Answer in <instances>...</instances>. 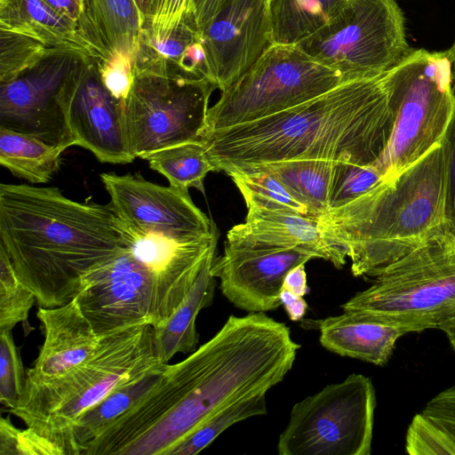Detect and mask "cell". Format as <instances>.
<instances>
[{"instance_id": "47", "label": "cell", "mask_w": 455, "mask_h": 455, "mask_svg": "<svg viewBox=\"0 0 455 455\" xmlns=\"http://www.w3.org/2000/svg\"><path fill=\"white\" fill-rule=\"evenodd\" d=\"M144 25L146 20V0H133Z\"/></svg>"}, {"instance_id": "17", "label": "cell", "mask_w": 455, "mask_h": 455, "mask_svg": "<svg viewBox=\"0 0 455 455\" xmlns=\"http://www.w3.org/2000/svg\"><path fill=\"white\" fill-rule=\"evenodd\" d=\"M313 259L298 250L227 241L223 253L215 256L211 273L220 279L222 294L235 307L265 313L282 306L280 296L288 272Z\"/></svg>"}, {"instance_id": "8", "label": "cell", "mask_w": 455, "mask_h": 455, "mask_svg": "<svg viewBox=\"0 0 455 455\" xmlns=\"http://www.w3.org/2000/svg\"><path fill=\"white\" fill-rule=\"evenodd\" d=\"M349 79L297 45L272 44L209 108L211 132L258 120L313 99Z\"/></svg>"}, {"instance_id": "1", "label": "cell", "mask_w": 455, "mask_h": 455, "mask_svg": "<svg viewBox=\"0 0 455 455\" xmlns=\"http://www.w3.org/2000/svg\"><path fill=\"white\" fill-rule=\"evenodd\" d=\"M300 345L290 328L264 312L230 315L184 360L92 441L83 455H168L221 409L283 380Z\"/></svg>"}, {"instance_id": "40", "label": "cell", "mask_w": 455, "mask_h": 455, "mask_svg": "<svg viewBox=\"0 0 455 455\" xmlns=\"http://www.w3.org/2000/svg\"><path fill=\"white\" fill-rule=\"evenodd\" d=\"M441 145L445 166L446 220L451 228L455 226V108Z\"/></svg>"}, {"instance_id": "20", "label": "cell", "mask_w": 455, "mask_h": 455, "mask_svg": "<svg viewBox=\"0 0 455 455\" xmlns=\"http://www.w3.org/2000/svg\"><path fill=\"white\" fill-rule=\"evenodd\" d=\"M227 238L248 245L301 251L337 268L347 263L346 249L323 234L317 220L287 211L247 206L244 222L231 228Z\"/></svg>"}, {"instance_id": "33", "label": "cell", "mask_w": 455, "mask_h": 455, "mask_svg": "<svg viewBox=\"0 0 455 455\" xmlns=\"http://www.w3.org/2000/svg\"><path fill=\"white\" fill-rule=\"evenodd\" d=\"M49 49L30 36L0 29V83L15 78L42 59Z\"/></svg>"}, {"instance_id": "4", "label": "cell", "mask_w": 455, "mask_h": 455, "mask_svg": "<svg viewBox=\"0 0 455 455\" xmlns=\"http://www.w3.org/2000/svg\"><path fill=\"white\" fill-rule=\"evenodd\" d=\"M317 221L346 249L355 276L375 277L448 225L442 145L395 180L327 210Z\"/></svg>"}, {"instance_id": "19", "label": "cell", "mask_w": 455, "mask_h": 455, "mask_svg": "<svg viewBox=\"0 0 455 455\" xmlns=\"http://www.w3.org/2000/svg\"><path fill=\"white\" fill-rule=\"evenodd\" d=\"M36 316L44 342L37 358L27 371L25 388L51 382L74 371L91 358L101 338L76 299L60 307H38Z\"/></svg>"}, {"instance_id": "13", "label": "cell", "mask_w": 455, "mask_h": 455, "mask_svg": "<svg viewBox=\"0 0 455 455\" xmlns=\"http://www.w3.org/2000/svg\"><path fill=\"white\" fill-rule=\"evenodd\" d=\"M100 180L117 216L130 228L173 240L211 235L213 221L188 190L160 186L139 175L103 172Z\"/></svg>"}, {"instance_id": "9", "label": "cell", "mask_w": 455, "mask_h": 455, "mask_svg": "<svg viewBox=\"0 0 455 455\" xmlns=\"http://www.w3.org/2000/svg\"><path fill=\"white\" fill-rule=\"evenodd\" d=\"M376 392L352 373L295 403L277 442L279 455H370Z\"/></svg>"}, {"instance_id": "6", "label": "cell", "mask_w": 455, "mask_h": 455, "mask_svg": "<svg viewBox=\"0 0 455 455\" xmlns=\"http://www.w3.org/2000/svg\"><path fill=\"white\" fill-rule=\"evenodd\" d=\"M395 120L388 145L373 164L390 181L442 143L455 108L448 50L412 49L386 72Z\"/></svg>"}, {"instance_id": "22", "label": "cell", "mask_w": 455, "mask_h": 455, "mask_svg": "<svg viewBox=\"0 0 455 455\" xmlns=\"http://www.w3.org/2000/svg\"><path fill=\"white\" fill-rule=\"evenodd\" d=\"M142 20L133 0H84L78 33L99 63L116 56L133 62Z\"/></svg>"}, {"instance_id": "39", "label": "cell", "mask_w": 455, "mask_h": 455, "mask_svg": "<svg viewBox=\"0 0 455 455\" xmlns=\"http://www.w3.org/2000/svg\"><path fill=\"white\" fill-rule=\"evenodd\" d=\"M98 65L107 88L124 103L133 81L132 60L124 56H116L111 60Z\"/></svg>"}, {"instance_id": "42", "label": "cell", "mask_w": 455, "mask_h": 455, "mask_svg": "<svg viewBox=\"0 0 455 455\" xmlns=\"http://www.w3.org/2000/svg\"><path fill=\"white\" fill-rule=\"evenodd\" d=\"M227 0H193L192 14L201 30L215 16Z\"/></svg>"}, {"instance_id": "2", "label": "cell", "mask_w": 455, "mask_h": 455, "mask_svg": "<svg viewBox=\"0 0 455 455\" xmlns=\"http://www.w3.org/2000/svg\"><path fill=\"white\" fill-rule=\"evenodd\" d=\"M395 120L386 72L344 80L274 115L202 133L217 172L285 160L374 164Z\"/></svg>"}, {"instance_id": "44", "label": "cell", "mask_w": 455, "mask_h": 455, "mask_svg": "<svg viewBox=\"0 0 455 455\" xmlns=\"http://www.w3.org/2000/svg\"><path fill=\"white\" fill-rule=\"evenodd\" d=\"M280 299L291 321L298 322L303 319L307 309V304L303 297L282 290Z\"/></svg>"}, {"instance_id": "32", "label": "cell", "mask_w": 455, "mask_h": 455, "mask_svg": "<svg viewBox=\"0 0 455 455\" xmlns=\"http://www.w3.org/2000/svg\"><path fill=\"white\" fill-rule=\"evenodd\" d=\"M36 301L35 294L19 280L9 257L0 248V331L22 323L28 334L33 330L28 315Z\"/></svg>"}, {"instance_id": "38", "label": "cell", "mask_w": 455, "mask_h": 455, "mask_svg": "<svg viewBox=\"0 0 455 455\" xmlns=\"http://www.w3.org/2000/svg\"><path fill=\"white\" fill-rule=\"evenodd\" d=\"M193 0H146V20L142 29L154 36L172 32L192 14Z\"/></svg>"}, {"instance_id": "15", "label": "cell", "mask_w": 455, "mask_h": 455, "mask_svg": "<svg viewBox=\"0 0 455 455\" xmlns=\"http://www.w3.org/2000/svg\"><path fill=\"white\" fill-rule=\"evenodd\" d=\"M273 0H227L203 28L212 81L223 92L273 44Z\"/></svg>"}, {"instance_id": "29", "label": "cell", "mask_w": 455, "mask_h": 455, "mask_svg": "<svg viewBox=\"0 0 455 455\" xmlns=\"http://www.w3.org/2000/svg\"><path fill=\"white\" fill-rule=\"evenodd\" d=\"M143 159L148 162L151 169L164 175L169 185L183 190L194 188L204 193L206 175L217 172L199 140L165 148Z\"/></svg>"}, {"instance_id": "7", "label": "cell", "mask_w": 455, "mask_h": 455, "mask_svg": "<svg viewBox=\"0 0 455 455\" xmlns=\"http://www.w3.org/2000/svg\"><path fill=\"white\" fill-rule=\"evenodd\" d=\"M414 323L422 331L455 312V235L449 225L391 263L341 305Z\"/></svg>"}, {"instance_id": "21", "label": "cell", "mask_w": 455, "mask_h": 455, "mask_svg": "<svg viewBox=\"0 0 455 455\" xmlns=\"http://www.w3.org/2000/svg\"><path fill=\"white\" fill-rule=\"evenodd\" d=\"M303 326L319 331V340L325 349L377 366L388 362L401 337L423 331L411 323L354 310H343L341 315L323 319L307 320Z\"/></svg>"}, {"instance_id": "45", "label": "cell", "mask_w": 455, "mask_h": 455, "mask_svg": "<svg viewBox=\"0 0 455 455\" xmlns=\"http://www.w3.org/2000/svg\"><path fill=\"white\" fill-rule=\"evenodd\" d=\"M61 14L76 22L82 14L84 0H44Z\"/></svg>"}, {"instance_id": "12", "label": "cell", "mask_w": 455, "mask_h": 455, "mask_svg": "<svg viewBox=\"0 0 455 455\" xmlns=\"http://www.w3.org/2000/svg\"><path fill=\"white\" fill-rule=\"evenodd\" d=\"M86 56L90 55L76 50L50 48L15 78L0 83V127L65 149L76 146L67 118V99Z\"/></svg>"}, {"instance_id": "11", "label": "cell", "mask_w": 455, "mask_h": 455, "mask_svg": "<svg viewBox=\"0 0 455 455\" xmlns=\"http://www.w3.org/2000/svg\"><path fill=\"white\" fill-rule=\"evenodd\" d=\"M216 84L188 79L164 71L133 69L124 103L132 156H144L172 146L196 141L202 135L209 100Z\"/></svg>"}, {"instance_id": "18", "label": "cell", "mask_w": 455, "mask_h": 455, "mask_svg": "<svg viewBox=\"0 0 455 455\" xmlns=\"http://www.w3.org/2000/svg\"><path fill=\"white\" fill-rule=\"evenodd\" d=\"M67 118L76 146L101 163L128 164L124 103L105 85L97 60L86 56L75 74L67 99Z\"/></svg>"}, {"instance_id": "46", "label": "cell", "mask_w": 455, "mask_h": 455, "mask_svg": "<svg viewBox=\"0 0 455 455\" xmlns=\"http://www.w3.org/2000/svg\"><path fill=\"white\" fill-rule=\"evenodd\" d=\"M437 329L445 334L451 347L455 350V312L440 323Z\"/></svg>"}, {"instance_id": "43", "label": "cell", "mask_w": 455, "mask_h": 455, "mask_svg": "<svg viewBox=\"0 0 455 455\" xmlns=\"http://www.w3.org/2000/svg\"><path fill=\"white\" fill-rule=\"evenodd\" d=\"M283 290L301 297L309 292L305 265H299L288 272L283 281Z\"/></svg>"}, {"instance_id": "49", "label": "cell", "mask_w": 455, "mask_h": 455, "mask_svg": "<svg viewBox=\"0 0 455 455\" xmlns=\"http://www.w3.org/2000/svg\"><path fill=\"white\" fill-rule=\"evenodd\" d=\"M450 228H451V227H450ZM451 232L453 233V235H455V226H454V227H451Z\"/></svg>"}, {"instance_id": "14", "label": "cell", "mask_w": 455, "mask_h": 455, "mask_svg": "<svg viewBox=\"0 0 455 455\" xmlns=\"http://www.w3.org/2000/svg\"><path fill=\"white\" fill-rule=\"evenodd\" d=\"M75 299L100 337L153 323L151 275L126 246L86 277Z\"/></svg>"}, {"instance_id": "27", "label": "cell", "mask_w": 455, "mask_h": 455, "mask_svg": "<svg viewBox=\"0 0 455 455\" xmlns=\"http://www.w3.org/2000/svg\"><path fill=\"white\" fill-rule=\"evenodd\" d=\"M66 149L23 132L0 127V164L20 179L45 183L59 170Z\"/></svg>"}, {"instance_id": "36", "label": "cell", "mask_w": 455, "mask_h": 455, "mask_svg": "<svg viewBox=\"0 0 455 455\" xmlns=\"http://www.w3.org/2000/svg\"><path fill=\"white\" fill-rule=\"evenodd\" d=\"M405 450L411 455H455V441L419 412L408 427Z\"/></svg>"}, {"instance_id": "37", "label": "cell", "mask_w": 455, "mask_h": 455, "mask_svg": "<svg viewBox=\"0 0 455 455\" xmlns=\"http://www.w3.org/2000/svg\"><path fill=\"white\" fill-rule=\"evenodd\" d=\"M61 455L49 440L30 427L18 428L10 418L0 419V455Z\"/></svg>"}, {"instance_id": "28", "label": "cell", "mask_w": 455, "mask_h": 455, "mask_svg": "<svg viewBox=\"0 0 455 455\" xmlns=\"http://www.w3.org/2000/svg\"><path fill=\"white\" fill-rule=\"evenodd\" d=\"M348 0H273V44H298L343 10Z\"/></svg>"}, {"instance_id": "31", "label": "cell", "mask_w": 455, "mask_h": 455, "mask_svg": "<svg viewBox=\"0 0 455 455\" xmlns=\"http://www.w3.org/2000/svg\"><path fill=\"white\" fill-rule=\"evenodd\" d=\"M267 413L266 394L234 403L212 415L190 435L175 444L168 455H194L211 444L232 425L251 417Z\"/></svg>"}, {"instance_id": "35", "label": "cell", "mask_w": 455, "mask_h": 455, "mask_svg": "<svg viewBox=\"0 0 455 455\" xmlns=\"http://www.w3.org/2000/svg\"><path fill=\"white\" fill-rule=\"evenodd\" d=\"M26 378L27 371L12 331H0V401L7 409L13 408L20 401Z\"/></svg>"}, {"instance_id": "30", "label": "cell", "mask_w": 455, "mask_h": 455, "mask_svg": "<svg viewBox=\"0 0 455 455\" xmlns=\"http://www.w3.org/2000/svg\"><path fill=\"white\" fill-rule=\"evenodd\" d=\"M226 173L240 191L246 206L287 211L311 217L308 209L268 172L251 166L229 170Z\"/></svg>"}, {"instance_id": "3", "label": "cell", "mask_w": 455, "mask_h": 455, "mask_svg": "<svg viewBox=\"0 0 455 455\" xmlns=\"http://www.w3.org/2000/svg\"><path fill=\"white\" fill-rule=\"evenodd\" d=\"M125 237L111 203L74 201L56 187L0 185V248L40 307L74 299Z\"/></svg>"}, {"instance_id": "48", "label": "cell", "mask_w": 455, "mask_h": 455, "mask_svg": "<svg viewBox=\"0 0 455 455\" xmlns=\"http://www.w3.org/2000/svg\"><path fill=\"white\" fill-rule=\"evenodd\" d=\"M448 51L450 53L452 65V87L455 92V42L453 43L452 46L450 49H448Z\"/></svg>"}, {"instance_id": "41", "label": "cell", "mask_w": 455, "mask_h": 455, "mask_svg": "<svg viewBox=\"0 0 455 455\" xmlns=\"http://www.w3.org/2000/svg\"><path fill=\"white\" fill-rule=\"evenodd\" d=\"M421 412L455 441V385L434 396Z\"/></svg>"}, {"instance_id": "25", "label": "cell", "mask_w": 455, "mask_h": 455, "mask_svg": "<svg viewBox=\"0 0 455 455\" xmlns=\"http://www.w3.org/2000/svg\"><path fill=\"white\" fill-rule=\"evenodd\" d=\"M166 363L119 385L83 412L70 429V455H82L88 444L143 397L160 379Z\"/></svg>"}, {"instance_id": "26", "label": "cell", "mask_w": 455, "mask_h": 455, "mask_svg": "<svg viewBox=\"0 0 455 455\" xmlns=\"http://www.w3.org/2000/svg\"><path fill=\"white\" fill-rule=\"evenodd\" d=\"M337 163L285 160L253 166L275 177L296 200L308 209L311 217L317 220L329 209Z\"/></svg>"}, {"instance_id": "23", "label": "cell", "mask_w": 455, "mask_h": 455, "mask_svg": "<svg viewBox=\"0 0 455 455\" xmlns=\"http://www.w3.org/2000/svg\"><path fill=\"white\" fill-rule=\"evenodd\" d=\"M0 29L30 36L48 48L90 54L77 24L44 0H0Z\"/></svg>"}, {"instance_id": "34", "label": "cell", "mask_w": 455, "mask_h": 455, "mask_svg": "<svg viewBox=\"0 0 455 455\" xmlns=\"http://www.w3.org/2000/svg\"><path fill=\"white\" fill-rule=\"evenodd\" d=\"M382 180L381 174L373 164L360 165L338 162L329 209L349 203Z\"/></svg>"}, {"instance_id": "24", "label": "cell", "mask_w": 455, "mask_h": 455, "mask_svg": "<svg viewBox=\"0 0 455 455\" xmlns=\"http://www.w3.org/2000/svg\"><path fill=\"white\" fill-rule=\"evenodd\" d=\"M213 251L205 262L197 280L171 317L154 328V344L158 358L167 363L176 354H190L197 348L199 334L196 320L199 312L213 300L215 277L211 267Z\"/></svg>"}, {"instance_id": "10", "label": "cell", "mask_w": 455, "mask_h": 455, "mask_svg": "<svg viewBox=\"0 0 455 455\" xmlns=\"http://www.w3.org/2000/svg\"><path fill=\"white\" fill-rule=\"evenodd\" d=\"M295 45L348 78L381 75L412 50L395 0H348L334 20Z\"/></svg>"}, {"instance_id": "16", "label": "cell", "mask_w": 455, "mask_h": 455, "mask_svg": "<svg viewBox=\"0 0 455 455\" xmlns=\"http://www.w3.org/2000/svg\"><path fill=\"white\" fill-rule=\"evenodd\" d=\"M124 224L125 246L147 267L152 278V326L156 328L174 313L192 289L210 255L216 251L218 228L213 222L211 235L173 240Z\"/></svg>"}, {"instance_id": "5", "label": "cell", "mask_w": 455, "mask_h": 455, "mask_svg": "<svg viewBox=\"0 0 455 455\" xmlns=\"http://www.w3.org/2000/svg\"><path fill=\"white\" fill-rule=\"evenodd\" d=\"M163 363L154 344V328L140 324L100 338L95 353L69 373L25 388L8 412L70 455L76 419L110 391Z\"/></svg>"}]
</instances>
